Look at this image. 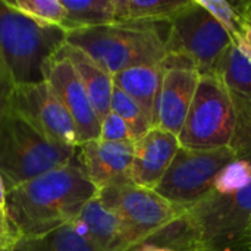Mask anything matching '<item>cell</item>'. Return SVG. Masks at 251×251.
Masks as SVG:
<instances>
[{
  "instance_id": "cell-9",
  "label": "cell",
  "mask_w": 251,
  "mask_h": 251,
  "mask_svg": "<svg viewBox=\"0 0 251 251\" xmlns=\"http://www.w3.org/2000/svg\"><path fill=\"white\" fill-rule=\"evenodd\" d=\"M237 160L231 147L188 150L181 147L156 193L174 206L188 210L213 190L218 174Z\"/></svg>"
},
{
  "instance_id": "cell-16",
  "label": "cell",
  "mask_w": 251,
  "mask_h": 251,
  "mask_svg": "<svg viewBox=\"0 0 251 251\" xmlns=\"http://www.w3.org/2000/svg\"><path fill=\"white\" fill-rule=\"evenodd\" d=\"M60 53L72 63L101 122V119L110 112V101L115 88L113 76L107 74L104 69H101L84 51H81L74 46L65 44L60 49Z\"/></svg>"
},
{
  "instance_id": "cell-2",
  "label": "cell",
  "mask_w": 251,
  "mask_h": 251,
  "mask_svg": "<svg viewBox=\"0 0 251 251\" xmlns=\"http://www.w3.org/2000/svg\"><path fill=\"white\" fill-rule=\"evenodd\" d=\"M171 21L113 22L66 32V44L93 59L112 76L138 66L162 65Z\"/></svg>"
},
{
  "instance_id": "cell-35",
  "label": "cell",
  "mask_w": 251,
  "mask_h": 251,
  "mask_svg": "<svg viewBox=\"0 0 251 251\" xmlns=\"http://www.w3.org/2000/svg\"><path fill=\"white\" fill-rule=\"evenodd\" d=\"M0 251H10V250H1V249H0Z\"/></svg>"
},
{
  "instance_id": "cell-20",
  "label": "cell",
  "mask_w": 251,
  "mask_h": 251,
  "mask_svg": "<svg viewBox=\"0 0 251 251\" xmlns=\"http://www.w3.org/2000/svg\"><path fill=\"white\" fill-rule=\"evenodd\" d=\"M188 0H115V22H157L172 18Z\"/></svg>"
},
{
  "instance_id": "cell-31",
  "label": "cell",
  "mask_w": 251,
  "mask_h": 251,
  "mask_svg": "<svg viewBox=\"0 0 251 251\" xmlns=\"http://www.w3.org/2000/svg\"><path fill=\"white\" fill-rule=\"evenodd\" d=\"M6 185H4V181L0 175V210L6 213Z\"/></svg>"
},
{
  "instance_id": "cell-23",
  "label": "cell",
  "mask_w": 251,
  "mask_h": 251,
  "mask_svg": "<svg viewBox=\"0 0 251 251\" xmlns=\"http://www.w3.org/2000/svg\"><path fill=\"white\" fill-rule=\"evenodd\" d=\"M110 110L116 113L129 128L134 140L143 138L153 126L147 121L146 115L143 113L141 107L135 103L134 99H131L125 91L115 87L110 101Z\"/></svg>"
},
{
  "instance_id": "cell-34",
  "label": "cell",
  "mask_w": 251,
  "mask_h": 251,
  "mask_svg": "<svg viewBox=\"0 0 251 251\" xmlns=\"http://www.w3.org/2000/svg\"><path fill=\"white\" fill-rule=\"evenodd\" d=\"M243 251H251V222L249 228H247L244 241H243Z\"/></svg>"
},
{
  "instance_id": "cell-17",
  "label": "cell",
  "mask_w": 251,
  "mask_h": 251,
  "mask_svg": "<svg viewBox=\"0 0 251 251\" xmlns=\"http://www.w3.org/2000/svg\"><path fill=\"white\" fill-rule=\"evenodd\" d=\"M71 224L97 251H119L118 218L99 199V194L82 207Z\"/></svg>"
},
{
  "instance_id": "cell-4",
  "label": "cell",
  "mask_w": 251,
  "mask_h": 251,
  "mask_svg": "<svg viewBox=\"0 0 251 251\" xmlns=\"http://www.w3.org/2000/svg\"><path fill=\"white\" fill-rule=\"evenodd\" d=\"M75 147L53 143L12 109L0 122V175L6 191L43 174L66 166Z\"/></svg>"
},
{
  "instance_id": "cell-25",
  "label": "cell",
  "mask_w": 251,
  "mask_h": 251,
  "mask_svg": "<svg viewBox=\"0 0 251 251\" xmlns=\"http://www.w3.org/2000/svg\"><path fill=\"white\" fill-rule=\"evenodd\" d=\"M231 35V38L234 40L244 22H246V16L241 12L240 3H229V1H224V0H197Z\"/></svg>"
},
{
  "instance_id": "cell-29",
  "label": "cell",
  "mask_w": 251,
  "mask_h": 251,
  "mask_svg": "<svg viewBox=\"0 0 251 251\" xmlns=\"http://www.w3.org/2000/svg\"><path fill=\"white\" fill-rule=\"evenodd\" d=\"M232 43L251 60V21L246 19L240 34L232 40Z\"/></svg>"
},
{
  "instance_id": "cell-24",
  "label": "cell",
  "mask_w": 251,
  "mask_h": 251,
  "mask_svg": "<svg viewBox=\"0 0 251 251\" xmlns=\"http://www.w3.org/2000/svg\"><path fill=\"white\" fill-rule=\"evenodd\" d=\"M6 3L22 15L49 26H60L65 21L62 0H6Z\"/></svg>"
},
{
  "instance_id": "cell-8",
  "label": "cell",
  "mask_w": 251,
  "mask_h": 251,
  "mask_svg": "<svg viewBox=\"0 0 251 251\" xmlns=\"http://www.w3.org/2000/svg\"><path fill=\"white\" fill-rule=\"evenodd\" d=\"M231 44L228 31L197 0H188L171 21L166 50L191 60L201 76L215 75Z\"/></svg>"
},
{
  "instance_id": "cell-15",
  "label": "cell",
  "mask_w": 251,
  "mask_h": 251,
  "mask_svg": "<svg viewBox=\"0 0 251 251\" xmlns=\"http://www.w3.org/2000/svg\"><path fill=\"white\" fill-rule=\"evenodd\" d=\"M165 69L162 65L138 66L113 75L115 87L125 91L141 107L153 128L157 122V104Z\"/></svg>"
},
{
  "instance_id": "cell-6",
  "label": "cell",
  "mask_w": 251,
  "mask_h": 251,
  "mask_svg": "<svg viewBox=\"0 0 251 251\" xmlns=\"http://www.w3.org/2000/svg\"><path fill=\"white\" fill-rule=\"evenodd\" d=\"M235 129V109L231 93L215 75H201L185 124L178 135L188 150L229 147Z\"/></svg>"
},
{
  "instance_id": "cell-32",
  "label": "cell",
  "mask_w": 251,
  "mask_h": 251,
  "mask_svg": "<svg viewBox=\"0 0 251 251\" xmlns=\"http://www.w3.org/2000/svg\"><path fill=\"white\" fill-rule=\"evenodd\" d=\"M131 251H171L168 249H162V247H156L151 244H140L137 247H134Z\"/></svg>"
},
{
  "instance_id": "cell-11",
  "label": "cell",
  "mask_w": 251,
  "mask_h": 251,
  "mask_svg": "<svg viewBox=\"0 0 251 251\" xmlns=\"http://www.w3.org/2000/svg\"><path fill=\"white\" fill-rule=\"evenodd\" d=\"M44 81L71 115L78 131L79 144L99 140L101 122L72 63L60 51L47 63Z\"/></svg>"
},
{
  "instance_id": "cell-30",
  "label": "cell",
  "mask_w": 251,
  "mask_h": 251,
  "mask_svg": "<svg viewBox=\"0 0 251 251\" xmlns=\"http://www.w3.org/2000/svg\"><path fill=\"white\" fill-rule=\"evenodd\" d=\"M13 243H15V235H13L12 228L9 225L7 216L4 212L0 210V249L1 250H10Z\"/></svg>"
},
{
  "instance_id": "cell-21",
  "label": "cell",
  "mask_w": 251,
  "mask_h": 251,
  "mask_svg": "<svg viewBox=\"0 0 251 251\" xmlns=\"http://www.w3.org/2000/svg\"><path fill=\"white\" fill-rule=\"evenodd\" d=\"M215 76L232 94L251 96V60L232 43L222 56Z\"/></svg>"
},
{
  "instance_id": "cell-7",
  "label": "cell",
  "mask_w": 251,
  "mask_h": 251,
  "mask_svg": "<svg viewBox=\"0 0 251 251\" xmlns=\"http://www.w3.org/2000/svg\"><path fill=\"white\" fill-rule=\"evenodd\" d=\"M185 213L201 251H243L251 222V182L231 194L210 193Z\"/></svg>"
},
{
  "instance_id": "cell-12",
  "label": "cell",
  "mask_w": 251,
  "mask_h": 251,
  "mask_svg": "<svg viewBox=\"0 0 251 251\" xmlns=\"http://www.w3.org/2000/svg\"><path fill=\"white\" fill-rule=\"evenodd\" d=\"M132 157L134 143L93 140L79 144L75 151V163L99 191L132 184Z\"/></svg>"
},
{
  "instance_id": "cell-33",
  "label": "cell",
  "mask_w": 251,
  "mask_h": 251,
  "mask_svg": "<svg viewBox=\"0 0 251 251\" xmlns=\"http://www.w3.org/2000/svg\"><path fill=\"white\" fill-rule=\"evenodd\" d=\"M240 3V7H241V12L243 15L251 21V1H238Z\"/></svg>"
},
{
  "instance_id": "cell-18",
  "label": "cell",
  "mask_w": 251,
  "mask_h": 251,
  "mask_svg": "<svg viewBox=\"0 0 251 251\" xmlns=\"http://www.w3.org/2000/svg\"><path fill=\"white\" fill-rule=\"evenodd\" d=\"M62 4L65 7L62 28L66 32L115 22V0H62Z\"/></svg>"
},
{
  "instance_id": "cell-28",
  "label": "cell",
  "mask_w": 251,
  "mask_h": 251,
  "mask_svg": "<svg viewBox=\"0 0 251 251\" xmlns=\"http://www.w3.org/2000/svg\"><path fill=\"white\" fill-rule=\"evenodd\" d=\"M15 87H16V84L12 79L6 65L3 63V60L0 57V122L3 119V116L10 110V101H12Z\"/></svg>"
},
{
  "instance_id": "cell-5",
  "label": "cell",
  "mask_w": 251,
  "mask_h": 251,
  "mask_svg": "<svg viewBox=\"0 0 251 251\" xmlns=\"http://www.w3.org/2000/svg\"><path fill=\"white\" fill-rule=\"evenodd\" d=\"M99 199L118 218L119 251H131L185 212L154 190L135 184L103 188L99 191Z\"/></svg>"
},
{
  "instance_id": "cell-19",
  "label": "cell",
  "mask_w": 251,
  "mask_h": 251,
  "mask_svg": "<svg viewBox=\"0 0 251 251\" xmlns=\"http://www.w3.org/2000/svg\"><path fill=\"white\" fill-rule=\"evenodd\" d=\"M10 251H97L81 235L72 224L63 225L50 232L18 238Z\"/></svg>"
},
{
  "instance_id": "cell-13",
  "label": "cell",
  "mask_w": 251,
  "mask_h": 251,
  "mask_svg": "<svg viewBox=\"0 0 251 251\" xmlns=\"http://www.w3.org/2000/svg\"><path fill=\"white\" fill-rule=\"evenodd\" d=\"M179 149L181 144L176 135L151 128L143 138L134 143L131 166L132 184L147 190H156Z\"/></svg>"
},
{
  "instance_id": "cell-10",
  "label": "cell",
  "mask_w": 251,
  "mask_h": 251,
  "mask_svg": "<svg viewBox=\"0 0 251 251\" xmlns=\"http://www.w3.org/2000/svg\"><path fill=\"white\" fill-rule=\"evenodd\" d=\"M10 109L53 143L75 149L79 146L71 115L46 81L16 85Z\"/></svg>"
},
{
  "instance_id": "cell-14",
  "label": "cell",
  "mask_w": 251,
  "mask_h": 251,
  "mask_svg": "<svg viewBox=\"0 0 251 251\" xmlns=\"http://www.w3.org/2000/svg\"><path fill=\"white\" fill-rule=\"evenodd\" d=\"M200 74L196 69H168L157 104L156 128L179 135L191 107Z\"/></svg>"
},
{
  "instance_id": "cell-1",
  "label": "cell",
  "mask_w": 251,
  "mask_h": 251,
  "mask_svg": "<svg viewBox=\"0 0 251 251\" xmlns=\"http://www.w3.org/2000/svg\"><path fill=\"white\" fill-rule=\"evenodd\" d=\"M97 194V187L82 174L75 159L7 190L6 216L15 241L71 224Z\"/></svg>"
},
{
  "instance_id": "cell-22",
  "label": "cell",
  "mask_w": 251,
  "mask_h": 251,
  "mask_svg": "<svg viewBox=\"0 0 251 251\" xmlns=\"http://www.w3.org/2000/svg\"><path fill=\"white\" fill-rule=\"evenodd\" d=\"M231 97L235 109V129L229 147L237 160L251 163V96L231 93Z\"/></svg>"
},
{
  "instance_id": "cell-3",
  "label": "cell",
  "mask_w": 251,
  "mask_h": 251,
  "mask_svg": "<svg viewBox=\"0 0 251 251\" xmlns=\"http://www.w3.org/2000/svg\"><path fill=\"white\" fill-rule=\"evenodd\" d=\"M66 44V31L43 25L0 0V57L16 85L44 81V69Z\"/></svg>"
},
{
  "instance_id": "cell-26",
  "label": "cell",
  "mask_w": 251,
  "mask_h": 251,
  "mask_svg": "<svg viewBox=\"0 0 251 251\" xmlns=\"http://www.w3.org/2000/svg\"><path fill=\"white\" fill-rule=\"evenodd\" d=\"M251 182V163L246 160H234L231 165L224 168L213 184L210 193L225 196L235 193Z\"/></svg>"
},
{
  "instance_id": "cell-27",
  "label": "cell",
  "mask_w": 251,
  "mask_h": 251,
  "mask_svg": "<svg viewBox=\"0 0 251 251\" xmlns=\"http://www.w3.org/2000/svg\"><path fill=\"white\" fill-rule=\"evenodd\" d=\"M99 140L110 143H135L128 125L112 110L101 119Z\"/></svg>"
}]
</instances>
